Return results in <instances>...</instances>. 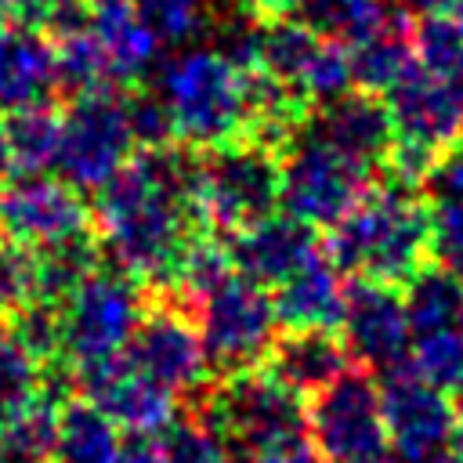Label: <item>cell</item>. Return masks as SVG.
Listing matches in <instances>:
<instances>
[{
	"label": "cell",
	"instance_id": "6da1fadb",
	"mask_svg": "<svg viewBox=\"0 0 463 463\" xmlns=\"http://www.w3.org/2000/svg\"><path fill=\"white\" fill-rule=\"evenodd\" d=\"M195 174L199 163L174 145L141 148L98 192V246L137 286H170L181 250L206 228L195 206Z\"/></svg>",
	"mask_w": 463,
	"mask_h": 463
},
{
	"label": "cell",
	"instance_id": "7a4b0ae2",
	"mask_svg": "<svg viewBox=\"0 0 463 463\" xmlns=\"http://www.w3.org/2000/svg\"><path fill=\"white\" fill-rule=\"evenodd\" d=\"M329 264L351 279L409 286L430 268V206L416 184L394 181L369 188L326 239Z\"/></svg>",
	"mask_w": 463,
	"mask_h": 463
},
{
	"label": "cell",
	"instance_id": "3957f363",
	"mask_svg": "<svg viewBox=\"0 0 463 463\" xmlns=\"http://www.w3.org/2000/svg\"><path fill=\"white\" fill-rule=\"evenodd\" d=\"M159 101L166 105L174 141L192 152H217L250 137V72L224 51L192 47L159 72Z\"/></svg>",
	"mask_w": 463,
	"mask_h": 463
},
{
	"label": "cell",
	"instance_id": "277c9868",
	"mask_svg": "<svg viewBox=\"0 0 463 463\" xmlns=\"http://www.w3.org/2000/svg\"><path fill=\"white\" fill-rule=\"evenodd\" d=\"M391 152L387 166L394 181L423 184L434 166L463 141V101L427 69H412L398 87L387 90Z\"/></svg>",
	"mask_w": 463,
	"mask_h": 463
},
{
	"label": "cell",
	"instance_id": "5b68a950",
	"mask_svg": "<svg viewBox=\"0 0 463 463\" xmlns=\"http://www.w3.org/2000/svg\"><path fill=\"white\" fill-rule=\"evenodd\" d=\"M282 188L279 152L260 141H235L217 152H206L195 174V206L199 221L210 232H242L260 217L275 213Z\"/></svg>",
	"mask_w": 463,
	"mask_h": 463
},
{
	"label": "cell",
	"instance_id": "8992f818",
	"mask_svg": "<svg viewBox=\"0 0 463 463\" xmlns=\"http://www.w3.org/2000/svg\"><path fill=\"white\" fill-rule=\"evenodd\" d=\"M134 130L127 112V94L116 83L72 94V105L61 112V145L58 174L80 192H101L130 159Z\"/></svg>",
	"mask_w": 463,
	"mask_h": 463
},
{
	"label": "cell",
	"instance_id": "52a82bcc",
	"mask_svg": "<svg viewBox=\"0 0 463 463\" xmlns=\"http://www.w3.org/2000/svg\"><path fill=\"white\" fill-rule=\"evenodd\" d=\"M206 416L232 445L253 456L307 438V398L264 365L228 373V380L213 391Z\"/></svg>",
	"mask_w": 463,
	"mask_h": 463
},
{
	"label": "cell",
	"instance_id": "ba28073f",
	"mask_svg": "<svg viewBox=\"0 0 463 463\" xmlns=\"http://www.w3.org/2000/svg\"><path fill=\"white\" fill-rule=\"evenodd\" d=\"M141 315L145 300L134 279L90 271L61 300V358H69L72 373L123 358Z\"/></svg>",
	"mask_w": 463,
	"mask_h": 463
},
{
	"label": "cell",
	"instance_id": "9c48e42d",
	"mask_svg": "<svg viewBox=\"0 0 463 463\" xmlns=\"http://www.w3.org/2000/svg\"><path fill=\"white\" fill-rule=\"evenodd\" d=\"M279 166H282L279 203L289 217L304 221L307 228H333L369 192L376 170L333 148L329 141L315 137L311 130L300 134L279 156Z\"/></svg>",
	"mask_w": 463,
	"mask_h": 463
},
{
	"label": "cell",
	"instance_id": "30bf717a",
	"mask_svg": "<svg viewBox=\"0 0 463 463\" xmlns=\"http://www.w3.org/2000/svg\"><path fill=\"white\" fill-rule=\"evenodd\" d=\"M307 441L326 463H376L387 456L380 383L347 369L307 398Z\"/></svg>",
	"mask_w": 463,
	"mask_h": 463
},
{
	"label": "cell",
	"instance_id": "8fae6325",
	"mask_svg": "<svg viewBox=\"0 0 463 463\" xmlns=\"http://www.w3.org/2000/svg\"><path fill=\"white\" fill-rule=\"evenodd\" d=\"M199 336L210 354V365L224 373L253 369L268 358L279 329V315L268 286L232 271L210 293L199 297Z\"/></svg>",
	"mask_w": 463,
	"mask_h": 463
},
{
	"label": "cell",
	"instance_id": "7c38bea8",
	"mask_svg": "<svg viewBox=\"0 0 463 463\" xmlns=\"http://www.w3.org/2000/svg\"><path fill=\"white\" fill-rule=\"evenodd\" d=\"M83 235H94L90 210L65 177L11 174L0 181V239L36 253Z\"/></svg>",
	"mask_w": 463,
	"mask_h": 463
},
{
	"label": "cell",
	"instance_id": "4fadbf2b",
	"mask_svg": "<svg viewBox=\"0 0 463 463\" xmlns=\"http://www.w3.org/2000/svg\"><path fill=\"white\" fill-rule=\"evenodd\" d=\"M311 105L333 101L351 90V54L344 43L315 33L307 22H268L260 25V47H257V69Z\"/></svg>",
	"mask_w": 463,
	"mask_h": 463
},
{
	"label": "cell",
	"instance_id": "5bb4252c",
	"mask_svg": "<svg viewBox=\"0 0 463 463\" xmlns=\"http://www.w3.org/2000/svg\"><path fill=\"white\" fill-rule=\"evenodd\" d=\"M380 405H383L387 449L394 452V463L423 459L452 449V438L459 427L456 402L452 394L427 383L409 362L383 373Z\"/></svg>",
	"mask_w": 463,
	"mask_h": 463
},
{
	"label": "cell",
	"instance_id": "9a60e30c",
	"mask_svg": "<svg viewBox=\"0 0 463 463\" xmlns=\"http://www.w3.org/2000/svg\"><path fill=\"white\" fill-rule=\"evenodd\" d=\"M127 362L170 394L195 391L210 376V354L203 347L199 326L188 307L177 304H156L141 315L127 347Z\"/></svg>",
	"mask_w": 463,
	"mask_h": 463
},
{
	"label": "cell",
	"instance_id": "2e32d148",
	"mask_svg": "<svg viewBox=\"0 0 463 463\" xmlns=\"http://www.w3.org/2000/svg\"><path fill=\"white\" fill-rule=\"evenodd\" d=\"M340 333L351 351V362H362L376 373H387L409 362L412 329H409L405 297L398 293V286L354 279L347 286Z\"/></svg>",
	"mask_w": 463,
	"mask_h": 463
},
{
	"label": "cell",
	"instance_id": "e0dca14e",
	"mask_svg": "<svg viewBox=\"0 0 463 463\" xmlns=\"http://www.w3.org/2000/svg\"><path fill=\"white\" fill-rule=\"evenodd\" d=\"M76 383L83 387L87 402H94L127 434H159L174 420V394L137 373L127 354L116 362L76 369Z\"/></svg>",
	"mask_w": 463,
	"mask_h": 463
},
{
	"label": "cell",
	"instance_id": "ac0fdd59",
	"mask_svg": "<svg viewBox=\"0 0 463 463\" xmlns=\"http://www.w3.org/2000/svg\"><path fill=\"white\" fill-rule=\"evenodd\" d=\"M228 250L235 271L268 289H275L282 279H289L297 268H304L322 253L315 228H307L289 213H268L257 224L235 232Z\"/></svg>",
	"mask_w": 463,
	"mask_h": 463
},
{
	"label": "cell",
	"instance_id": "d6986e66",
	"mask_svg": "<svg viewBox=\"0 0 463 463\" xmlns=\"http://www.w3.org/2000/svg\"><path fill=\"white\" fill-rule=\"evenodd\" d=\"M311 134L329 141L333 148L369 163L383 166L391 152V116L387 105L376 94L365 90H347L333 101H322L318 112L307 119Z\"/></svg>",
	"mask_w": 463,
	"mask_h": 463
},
{
	"label": "cell",
	"instance_id": "ffe728a7",
	"mask_svg": "<svg viewBox=\"0 0 463 463\" xmlns=\"http://www.w3.org/2000/svg\"><path fill=\"white\" fill-rule=\"evenodd\" d=\"M260 365L297 394L311 398L351 369V351L344 336H336V329H289L286 336H275Z\"/></svg>",
	"mask_w": 463,
	"mask_h": 463
},
{
	"label": "cell",
	"instance_id": "44dd1931",
	"mask_svg": "<svg viewBox=\"0 0 463 463\" xmlns=\"http://www.w3.org/2000/svg\"><path fill=\"white\" fill-rule=\"evenodd\" d=\"M344 300H347L344 271H336L326 253L297 268L271 293L275 315L286 329H340Z\"/></svg>",
	"mask_w": 463,
	"mask_h": 463
},
{
	"label": "cell",
	"instance_id": "7402d4cb",
	"mask_svg": "<svg viewBox=\"0 0 463 463\" xmlns=\"http://www.w3.org/2000/svg\"><path fill=\"white\" fill-rule=\"evenodd\" d=\"M54 87V47L43 40V33L22 29L0 14V109L11 112L47 101Z\"/></svg>",
	"mask_w": 463,
	"mask_h": 463
},
{
	"label": "cell",
	"instance_id": "603a6c76",
	"mask_svg": "<svg viewBox=\"0 0 463 463\" xmlns=\"http://www.w3.org/2000/svg\"><path fill=\"white\" fill-rule=\"evenodd\" d=\"M90 29L98 33L105 58H109V76L116 87H130L134 80H141L156 54H159V40L152 36V29L145 25V18L137 14L134 0H119L112 7L94 11Z\"/></svg>",
	"mask_w": 463,
	"mask_h": 463
},
{
	"label": "cell",
	"instance_id": "cb8c5ba5",
	"mask_svg": "<svg viewBox=\"0 0 463 463\" xmlns=\"http://www.w3.org/2000/svg\"><path fill=\"white\" fill-rule=\"evenodd\" d=\"M347 54H351V87L376 94V98L387 94L391 87H398L416 69L412 29L405 22H391V18L373 36L351 43Z\"/></svg>",
	"mask_w": 463,
	"mask_h": 463
},
{
	"label": "cell",
	"instance_id": "d4e9b609",
	"mask_svg": "<svg viewBox=\"0 0 463 463\" xmlns=\"http://www.w3.org/2000/svg\"><path fill=\"white\" fill-rule=\"evenodd\" d=\"M119 427L87 398L58 405V438L51 463H119Z\"/></svg>",
	"mask_w": 463,
	"mask_h": 463
},
{
	"label": "cell",
	"instance_id": "484cf974",
	"mask_svg": "<svg viewBox=\"0 0 463 463\" xmlns=\"http://www.w3.org/2000/svg\"><path fill=\"white\" fill-rule=\"evenodd\" d=\"M61 145V116L47 105H22L4 116V148L7 166L14 174H47L58 163Z\"/></svg>",
	"mask_w": 463,
	"mask_h": 463
},
{
	"label": "cell",
	"instance_id": "4316f807",
	"mask_svg": "<svg viewBox=\"0 0 463 463\" xmlns=\"http://www.w3.org/2000/svg\"><path fill=\"white\" fill-rule=\"evenodd\" d=\"M58 438V402L40 391L0 420V463H51Z\"/></svg>",
	"mask_w": 463,
	"mask_h": 463
},
{
	"label": "cell",
	"instance_id": "83f0119b",
	"mask_svg": "<svg viewBox=\"0 0 463 463\" xmlns=\"http://www.w3.org/2000/svg\"><path fill=\"white\" fill-rule=\"evenodd\" d=\"M416 65L463 101V14H423L412 25Z\"/></svg>",
	"mask_w": 463,
	"mask_h": 463
},
{
	"label": "cell",
	"instance_id": "f1b7e54d",
	"mask_svg": "<svg viewBox=\"0 0 463 463\" xmlns=\"http://www.w3.org/2000/svg\"><path fill=\"white\" fill-rule=\"evenodd\" d=\"M459 300H463L459 275L445 268H423L405 289V315H409L412 336L459 326Z\"/></svg>",
	"mask_w": 463,
	"mask_h": 463
},
{
	"label": "cell",
	"instance_id": "f546056e",
	"mask_svg": "<svg viewBox=\"0 0 463 463\" xmlns=\"http://www.w3.org/2000/svg\"><path fill=\"white\" fill-rule=\"evenodd\" d=\"M300 14L315 33H322L344 47L373 36L391 18L383 0H304Z\"/></svg>",
	"mask_w": 463,
	"mask_h": 463
},
{
	"label": "cell",
	"instance_id": "4dcf8cb0",
	"mask_svg": "<svg viewBox=\"0 0 463 463\" xmlns=\"http://www.w3.org/2000/svg\"><path fill=\"white\" fill-rule=\"evenodd\" d=\"M235 271L232 264V250L221 242L217 232L210 228H199L188 246L181 250L177 264H174V275H170V289L181 293L184 300H199L203 293H210L217 282H224L228 275Z\"/></svg>",
	"mask_w": 463,
	"mask_h": 463
},
{
	"label": "cell",
	"instance_id": "1f68e13d",
	"mask_svg": "<svg viewBox=\"0 0 463 463\" xmlns=\"http://www.w3.org/2000/svg\"><path fill=\"white\" fill-rule=\"evenodd\" d=\"M409 365L438 391L463 398V329L445 326V329L412 336Z\"/></svg>",
	"mask_w": 463,
	"mask_h": 463
},
{
	"label": "cell",
	"instance_id": "d6a6232c",
	"mask_svg": "<svg viewBox=\"0 0 463 463\" xmlns=\"http://www.w3.org/2000/svg\"><path fill=\"white\" fill-rule=\"evenodd\" d=\"M54 76H58V87H65L69 94H83L112 83L105 47L94 29L54 36Z\"/></svg>",
	"mask_w": 463,
	"mask_h": 463
},
{
	"label": "cell",
	"instance_id": "836d02e7",
	"mask_svg": "<svg viewBox=\"0 0 463 463\" xmlns=\"http://www.w3.org/2000/svg\"><path fill=\"white\" fill-rule=\"evenodd\" d=\"M166 463H232V441L210 416L170 420L159 430Z\"/></svg>",
	"mask_w": 463,
	"mask_h": 463
},
{
	"label": "cell",
	"instance_id": "e575fe53",
	"mask_svg": "<svg viewBox=\"0 0 463 463\" xmlns=\"http://www.w3.org/2000/svg\"><path fill=\"white\" fill-rule=\"evenodd\" d=\"M43 391V365L22 347L7 322H0V420Z\"/></svg>",
	"mask_w": 463,
	"mask_h": 463
},
{
	"label": "cell",
	"instance_id": "d590c367",
	"mask_svg": "<svg viewBox=\"0 0 463 463\" xmlns=\"http://www.w3.org/2000/svg\"><path fill=\"white\" fill-rule=\"evenodd\" d=\"M11 326V333L22 340V347L40 362H54L61 358V300L51 297H33L29 304H22L14 315L4 318Z\"/></svg>",
	"mask_w": 463,
	"mask_h": 463
},
{
	"label": "cell",
	"instance_id": "8d00e7d4",
	"mask_svg": "<svg viewBox=\"0 0 463 463\" xmlns=\"http://www.w3.org/2000/svg\"><path fill=\"white\" fill-rule=\"evenodd\" d=\"M137 14L159 43H188L206 25V0H134Z\"/></svg>",
	"mask_w": 463,
	"mask_h": 463
},
{
	"label": "cell",
	"instance_id": "74e56055",
	"mask_svg": "<svg viewBox=\"0 0 463 463\" xmlns=\"http://www.w3.org/2000/svg\"><path fill=\"white\" fill-rule=\"evenodd\" d=\"M36 297V253L0 239V315H14Z\"/></svg>",
	"mask_w": 463,
	"mask_h": 463
},
{
	"label": "cell",
	"instance_id": "f35d334b",
	"mask_svg": "<svg viewBox=\"0 0 463 463\" xmlns=\"http://www.w3.org/2000/svg\"><path fill=\"white\" fill-rule=\"evenodd\" d=\"M430 257L463 279V199H438L430 210Z\"/></svg>",
	"mask_w": 463,
	"mask_h": 463
},
{
	"label": "cell",
	"instance_id": "ab89813d",
	"mask_svg": "<svg viewBox=\"0 0 463 463\" xmlns=\"http://www.w3.org/2000/svg\"><path fill=\"white\" fill-rule=\"evenodd\" d=\"M127 112H130L134 141L141 148H166L174 141V127L159 94H127Z\"/></svg>",
	"mask_w": 463,
	"mask_h": 463
},
{
	"label": "cell",
	"instance_id": "60d3db41",
	"mask_svg": "<svg viewBox=\"0 0 463 463\" xmlns=\"http://www.w3.org/2000/svg\"><path fill=\"white\" fill-rule=\"evenodd\" d=\"M430 188L438 192V199H463V141L434 166Z\"/></svg>",
	"mask_w": 463,
	"mask_h": 463
},
{
	"label": "cell",
	"instance_id": "b9f144b4",
	"mask_svg": "<svg viewBox=\"0 0 463 463\" xmlns=\"http://www.w3.org/2000/svg\"><path fill=\"white\" fill-rule=\"evenodd\" d=\"M119 463H166L159 434H127L119 445Z\"/></svg>",
	"mask_w": 463,
	"mask_h": 463
},
{
	"label": "cell",
	"instance_id": "7bdbcfd3",
	"mask_svg": "<svg viewBox=\"0 0 463 463\" xmlns=\"http://www.w3.org/2000/svg\"><path fill=\"white\" fill-rule=\"evenodd\" d=\"M300 4L304 0H239V7L246 11V18L250 22H260V25L300 14Z\"/></svg>",
	"mask_w": 463,
	"mask_h": 463
},
{
	"label": "cell",
	"instance_id": "ee69618b",
	"mask_svg": "<svg viewBox=\"0 0 463 463\" xmlns=\"http://www.w3.org/2000/svg\"><path fill=\"white\" fill-rule=\"evenodd\" d=\"M253 463H318V452L311 449V441H289L279 449H268L260 456H253Z\"/></svg>",
	"mask_w": 463,
	"mask_h": 463
},
{
	"label": "cell",
	"instance_id": "f6af8a7d",
	"mask_svg": "<svg viewBox=\"0 0 463 463\" xmlns=\"http://www.w3.org/2000/svg\"><path fill=\"white\" fill-rule=\"evenodd\" d=\"M420 14H463V0H409Z\"/></svg>",
	"mask_w": 463,
	"mask_h": 463
},
{
	"label": "cell",
	"instance_id": "bcb514c9",
	"mask_svg": "<svg viewBox=\"0 0 463 463\" xmlns=\"http://www.w3.org/2000/svg\"><path fill=\"white\" fill-rule=\"evenodd\" d=\"M452 459H456V463H463V420H459L456 438H452Z\"/></svg>",
	"mask_w": 463,
	"mask_h": 463
},
{
	"label": "cell",
	"instance_id": "7dc6e473",
	"mask_svg": "<svg viewBox=\"0 0 463 463\" xmlns=\"http://www.w3.org/2000/svg\"><path fill=\"white\" fill-rule=\"evenodd\" d=\"M87 7H90V18H94V11H101V7H112V4H119V0H83Z\"/></svg>",
	"mask_w": 463,
	"mask_h": 463
},
{
	"label": "cell",
	"instance_id": "c3c4849f",
	"mask_svg": "<svg viewBox=\"0 0 463 463\" xmlns=\"http://www.w3.org/2000/svg\"><path fill=\"white\" fill-rule=\"evenodd\" d=\"M7 170V148H4V119H0V174Z\"/></svg>",
	"mask_w": 463,
	"mask_h": 463
},
{
	"label": "cell",
	"instance_id": "681fc988",
	"mask_svg": "<svg viewBox=\"0 0 463 463\" xmlns=\"http://www.w3.org/2000/svg\"><path fill=\"white\" fill-rule=\"evenodd\" d=\"M459 329H463V300H459Z\"/></svg>",
	"mask_w": 463,
	"mask_h": 463
},
{
	"label": "cell",
	"instance_id": "f907efd6",
	"mask_svg": "<svg viewBox=\"0 0 463 463\" xmlns=\"http://www.w3.org/2000/svg\"><path fill=\"white\" fill-rule=\"evenodd\" d=\"M376 463H394V459H387V456H383V459H376Z\"/></svg>",
	"mask_w": 463,
	"mask_h": 463
}]
</instances>
